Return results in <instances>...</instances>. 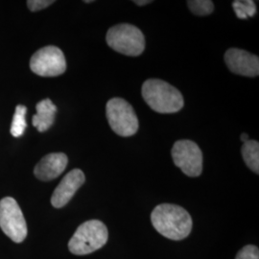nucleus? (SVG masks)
Masks as SVG:
<instances>
[{"label":"nucleus","mask_w":259,"mask_h":259,"mask_svg":"<svg viewBox=\"0 0 259 259\" xmlns=\"http://www.w3.org/2000/svg\"><path fill=\"white\" fill-rule=\"evenodd\" d=\"M242 156L251 171L258 174L259 172V143L255 140H248L242 146Z\"/></svg>","instance_id":"ddd939ff"},{"label":"nucleus","mask_w":259,"mask_h":259,"mask_svg":"<svg viewBox=\"0 0 259 259\" xmlns=\"http://www.w3.org/2000/svg\"><path fill=\"white\" fill-rule=\"evenodd\" d=\"M0 228L16 243H21L27 236V225L23 213L12 197H5L0 201Z\"/></svg>","instance_id":"423d86ee"},{"label":"nucleus","mask_w":259,"mask_h":259,"mask_svg":"<svg viewBox=\"0 0 259 259\" xmlns=\"http://www.w3.org/2000/svg\"><path fill=\"white\" fill-rule=\"evenodd\" d=\"M85 177L82 170L74 169L67 173L56 187L51 197V204L56 208H61L72 199L77 190L83 185Z\"/></svg>","instance_id":"9d476101"},{"label":"nucleus","mask_w":259,"mask_h":259,"mask_svg":"<svg viewBox=\"0 0 259 259\" xmlns=\"http://www.w3.org/2000/svg\"><path fill=\"white\" fill-rule=\"evenodd\" d=\"M232 7L237 16L241 19L251 18L256 14L255 3L251 0H236L232 2Z\"/></svg>","instance_id":"2eb2a0df"},{"label":"nucleus","mask_w":259,"mask_h":259,"mask_svg":"<svg viewBox=\"0 0 259 259\" xmlns=\"http://www.w3.org/2000/svg\"><path fill=\"white\" fill-rule=\"evenodd\" d=\"M225 62L230 70L235 74L255 77L259 74V59L248 51L231 48L225 54Z\"/></svg>","instance_id":"1a4fd4ad"},{"label":"nucleus","mask_w":259,"mask_h":259,"mask_svg":"<svg viewBox=\"0 0 259 259\" xmlns=\"http://www.w3.org/2000/svg\"><path fill=\"white\" fill-rule=\"evenodd\" d=\"M151 221L157 232L171 240L185 239L192 230L191 216L177 204H158L151 214Z\"/></svg>","instance_id":"f257e3e1"},{"label":"nucleus","mask_w":259,"mask_h":259,"mask_svg":"<svg viewBox=\"0 0 259 259\" xmlns=\"http://www.w3.org/2000/svg\"><path fill=\"white\" fill-rule=\"evenodd\" d=\"M240 139L243 142H246V141H248V140H249V136H248L247 134H242V135H241Z\"/></svg>","instance_id":"aec40b11"},{"label":"nucleus","mask_w":259,"mask_h":259,"mask_svg":"<svg viewBox=\"0 0 259 259\" xmlns=\"http://www.w3.org/2000/svg\"><path fill=\"white\" fill-rule=\"evenodd\" d=\"M36 110L37 113L33 116L32 123L38 132L44 133L53 125L57 107L50 99H45L37 103Z\"/></svg>","instance_id":"f8f14e48"},{"label":"nucleus","mask_w":259,"mask_h":259,"mask_svg":"<svg viewBox=\"0 0 259 259\" xmlns=\"http://www.w3.org/2000/svg\"><path fill=\"white\" fill-rule=\"evenodd\" d=\"M187 5L190 11L197 16L210 15L214 9L212 1L210 0H189Z\"/></svg>","instance_id":"dca6fc26"},{"label":"nucleus","mask_w":259,"mask_h":259,"mask_svg":"<svg viewBox=\"0 0 259 259\" xmlns=\"http://www.w3.org/2000/svg\"><path fill=\"white\" fill-rule=\"evenodd\" d=\"M152 1H149V0H143V1H138V0H135L134 3H136L137 5L139 6H144V5H147L149 3H151Z\"/></svg>","instance_id":"6ab92c4d"},{"label":"nucleus","mask_w":259,"mask_h":259,"mask_svg":"<svg viewBox=\"0 0 259 259\" xmlns=\"http://www.w3.org/2000/svg\"><path fill=\"white\" fill-rule=\"evenodd\" d=\"M30 68L35 74L41 77L64 74L66 70L65 55L60 48L53 46L40 48L32 56Z\"/></svg>","instance_id":"0eeeda50"},{"label":"nucleus","mask_w":259,"mask_h":259,"mask_svg":"<svg viewBox=\"0 0 259 259\" xmlns=\"http://www.w3.org/2000/svg\"><path fill=\"white\" fill-rule=\"evenodd\" d=\"M236 259H259L258 248L253 245H248L237 253Z\"/></svg>","instance_id":"f3484780"},{"label":"nucleus","mask_w":259,"mask_h":259,"mask_svg":"<svg viewBox=\"0 0 259 259\" xmlns=\"http://www.w3.org/2000/svg\"><path fill=\"white\" fill-rule=\"evenodd\" d=\"M26 111L27 109L23 105H19L16 108V111L14 113V117L11 125V134L15 138H19L24 134V131L27 127L26 123Z\"/></svg>","instance_id":"4468645a"},{"label":"nucleus","mask_w":259,"mask_h":259,"mask_svg":"<svg viewBox=\"0 0 259 259\" xmlns=\"http://www.w3.org/2000/svg\"><path fill=\"white\" fill-rule=\"evenodd\" d=\"M107 44L123 55L138 57L145 49V37L139 28L123 23L111 27L107 33Z\"/></svg>","instance_id":"20e7f679"},{"label":"nucleus","mask_w":259,"mask_h":259,"mask_svg":"<svg viewBox=\"0 0 259 259\" xmlns=\"http://www.w3.org/2000/svg\"><path fill=\"white\" fill-rule=\"evenodd\" d=\"M53 3L54 1L52 0H29L27 1V6L32 12H37L39 10L46 9Z\"/></svg>","instance_id":"a211bd4d"},{"label":"nucleus","mask_w":259,"mask_h":259,"mask_svg":"<svg viewBox=\"0 0 259 259\" xmlns=\"http://www.w3.org/2000/svg\"><path fill=\"white\" fill-rule=\"evenodd\" d=\"M107 118L112 131L124 138L134 136L139 130V118L131 104L122 98H112L107 103Z\"/></svg>","instance_id":"39448f33"},{"label":"nucleus","mask_w":259,"mask_h":259,"mask_svg":"<svg viewBox=\"0 0 259 259\" xmlns=\"http://www.w3.org/2000/svg\"><path fill=\"white\" fill-rule=\"evenodd\" d=\"M173 161L186 176L198 177L203 171V153L191 140H178L171 151Z\"/></svg>","instance_id":"6e6552de"},{"label":"nucleus","mask_w":259,"mask_h":259,"mask_svg":"<svg viewBox=\"0 0 259 259\" xmlns=\"http://www.w3.org/2000/svg\"><path fill=\"white\" fill-rule=\"evenodd\" d=\"M109 237L108 229L99 220L82 224L68 243V249L76 255H84L101 249Z\"/></svg>","instance_id":"7ed1b4c3"},{"label":"nucleus","mask_w":259,"mask_h":259,"mask_svg":"<svg viewBox=\"0 0 259 259\" xmlns=\"http://www.w3.org/2000/svg\"><path fill=\"white\" fill-rule=\"evenodd\" d=\"M142 96L149 107L159 113H175L185 105L184 97L178 89L158 79L144 82Z\"/></svg>","instance_id":"f03ea898"},{"label":"nucleus","mask_w":259,"mask_h":259,"mask_svg":"<svg viewBox=\"0 0 259 259\" xmlns=\"http://www.w3.org/2000/svg\"><path fill=\"white\" fill-rule=\"evenodd\" d=\"M68 163L67 156L64 153H52L42 157L35 169L34 174L44 182L52 181L65 171Z\"/></svg>","instance_id":"9b49d317"}]
</instances>
